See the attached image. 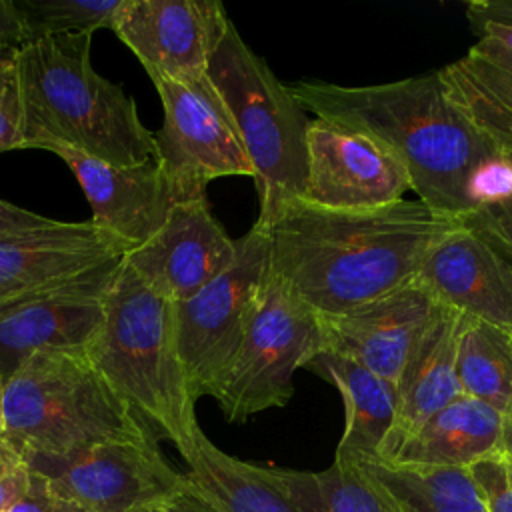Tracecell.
I'll return each mask as SVG.
<instances>
[{"label": "cell", "instance_id": "6da1fadb", "mask_svg": "<svg viewBox=\"0 0 512 512\" xmlns=\"http://www.w3.org/2000/svg\"><path fill=\"white\" fill-rule=\"evenodd\" d=\"M454 224L420 200L326 208L298 198L260 230L270 272L318 318H328L412 280L430 246Z\"/></svg>", "mask_w": 512, "mask_h": 512}, {"label": "cell", "instance_id": "7a4b0ae2", "mask_svg": "<svg viewBox=\"0 0 512 512\" xmlns=\"http://www.w3.org/2000/svg\"><path fill=\"white\" fill-rule=\"evenodd\" d=\"M306 112L384 142L404 164L410 190L438 218L458 222L482 198L500 152L458 110L438 70L368 86L298 80L288 86Z\"/></svg>", "mask_w": 512, "mask_h": 512}, {"label": "cell", "instance_id": "3957f363", "mask_svg": "<svg viewBox=\"0 0 512 512\" xmlns=\"http://www.w3.org/2000/svg\"><path fill=\"white\" fill-rule=\"evenodd\" d=\"M92 34H60L18 52L24 148L64 146L116 166L156 158L132 96L100 76Z\"/></svg>", "mask_w": 512, "mask_h": 512}, {"label": "cell", "instance_id": "277c9868", "mask_svg": "<svg viewBox=\"0 0 512 512\" xmlns=\"http://www.w3.org/2000/svg\"><path fill=\"white\" fill-rule=\"evenodd\" d=\"M88 360L156 434L182 450L200 428L174 338V304L120 262L104 300V322Z\"/></svg>", "mask_w": 512, "mask_h": 512}, {"label": "cell", "instance_id": "5b68a950", "mask_svg": "<svg viewBox=\"0 0 512 512\" xmlns=\"http://www.w3.org/2000/svg\"><path fill=\"white\" fill-rule=\"evenodd\" d=\"M154 434L86 352L42 350L4 386V438L24 458H64L94 444ZM156 436V434H154Z\"/></svg>", "mask_w": 512, "mask_h": 512}, {"label": "cell", "instance_id": "8992f818", "mask_svg": "<svg viewBox=\"0 0 512 512\" xmlns=\"http://www.w3.org/2000/svg\"><path fill=\"white\" fill-rule=\"evenodd\" d=\"M206 74L226 104L254 168L260 204L256 226L264 228L286 204L304 196L310 118L232 22Z\"/></svg>", "mask_w": 512, "mask_h": 512}, {"label": "cell", "instance_id": "52a82bcc", "mask_svg": "<svg viewBox=\"0 0 512 512\" xmlns=\"http://www.w3.org/2000/svg\"><path fill=\"white\" fill-rule=\"evenodd\" d=\"M320 348V318L270 272L240 348L212 398L228 422L282 408L294 396V374Z\"/></svg>", "mask_w": 512, "mask_h": 512}, {"label": "cell", "instance_id": "ba28073f", "mask_svg": "<svg viewBox=\"0 0 512 512\" xmlns=\"http://www.w3.org/2000/svg\"><path fill=\"white\" fill-rule=\"evenodd\" d=\"M268 276V240L252 226L234 262L192 298L174 304V338L192 396H212L242 344Z\"/></svg>", "mask_w": 512, "mask_h": 512}, {"label": "cell", "instance_id": "9c48e42d", "mask_svg": "<svg viewBox=\"0 0 512 512\" xmlns=\"http://www.w3.org/2000/svg\"><path fill=\"white\" fill-rule=\"evenodd\" d=\"M154 86L164 110L162 128L154 134L156 160L184 196H206L208 182L216 178H254L232 116L208 74L158 80Z\"/></svg>", "mask_w": 512, "mask_h": 512}, {"label": "cell", "instance_id": "30bf717a", "mask_svg": "<svg viewBox=\"0 0 512 512\" xmlns=\"http://www.w3.org/2000/svg\"><path fill=\"white\" fill-rule=\"evenodd\" d=\"M50 486L88 512H136L186 490L154 434L94 444L64 458H26Z\"/></svg>", "mask_w": 512, "mask_h": 512}, {"label": "cell", "instance_id": "8fae6325", "mask_svg": "<svg viewBox=\"0 0 512 512\" xmlns=\"http://www.w3.org/2000/svg\"><path fill=\"white\" fill-rule=\"evenodd\" d=\"M410 178L378 138L340 122L310 118L302 200L326 208H374L402 200Z\"/></svg>", "mask_w": 512, "mask_h": 512}, {"label": "cell", "instance_id": "7c38bea8", "mask_svg": "<svg viewBox=\"0 0 512 512\" xmlns=\"http://www.w3.org/2000/svg\"><path fill=\"white\" fill-rule=\"evenodd\" d=\"M230 22L218 0H122L110 30L152 82L196 80L206 76Z\"/></svg>", "mask_w": 512, "mask_h": 512}, {"label": "cell", "instance_id": "4fadbf2b", "mask_svg": "<svg viewBox=\"0 0 512 512\" xmlns=\"http://www.w3.org/2000/svg\"><path fill=\"white\" fill-rule=\"evenodd\" d=\"M122 258L66 284L0 306V372L8 378L42 350L86 352L104 322V300Z\"/></svg>", "mask_w": 512, "mask_h": 512}, {"label": "cell", "instance_id": "5bb4252c", "mask_svg": "<svg viewBox=\"0 0 512 512\" xmlns=\"http://www.w3.org/2000/svg\"><path fill=\"white\" fill-rule=\"evenodd\" d=\"M476 34L468 52L438 68V76L458 110L500 152L512 148V0L466 4Z\"/></svg>", "mask_w": 512, "mask_h": 512}, {"label": "cell", "instance_id": "9a60e30c", "mask_svg": "<svg viewBox=\"0 0 512 512\" xmlns=\"http://www.w3.org/2000/svg\"><path fill=\"white\" fill-rule=\"evenodd\" d=\"M440 310L442 304L430 288L414 276L362 306L320 318V348L352 358L396 384Z\"/></svg>", "mask_w": 512, "mask_h": 512}, {"label": "cell", "instance_id": "2e32d148", "mask_svg": "<svg viewBox=\"0 0 512 512\" xmlns=\"http://www.w3.org/2000/svg\"><path fill=\"white\" fill-rule=\"evenodd\" d=\"M236 256V240L214 218L208 198L178 202L162 228L124 254L126 264L158 296L176 304L220 276Z\"/></svg>", "mask_w": 512, "mask_h": 512}, {"label": "cell", "instance_id": "e0dca14e", "mask_svg": "<svg viewBox=\"0 0 512 512\" xmlns=\"http://www.w3.org/2000/svg\"><path fill=\"white\" fill-rule=\"evenodd\" d=\"M46 150L60 156L76 176L92 208V222L120 240L126 250L148 242L162 228L170 210L188 200L156 158L116 166L64 146Z\"/></svg>", "mask_w": 512, "mask_h": 512}, {"label": "cell", "instance_id": "ac0fdd59", "mask_svg": "<svg viewBox=\"0 0 512 512\" xmlns=\"http://www.w3.org/2000/svg\"><path fill=\"white\" fill-rule=\"evenodd\" d=\"M126 252L120 240L92 220H56L46 228L0 238V306L66 284Z\"/></svg>", "mask_w": 512, "mask_h": 512}, {"label": "cell", "instance_id": "d6986e66", "mask_svg": "<svg viewBox=\"0 0 512 512\" xmlns=\"http://www.w3.org/2000/svg\"><path fill=\"white\" fill-rule=\"evenodd\" d=\"M416 276L442 306L512 328V266L462 224L430 246Z\"/></svg>", "mask_w": 512, "mask_h": 512}, {"label": "cell", "instance_id": "ffe728a7", "mask_svg": "<svg viewBox=\"0 0 512 512\" xmlns=\"http://www.w3.org/2000/svg\"><path fill=\"white\" fill-rule=\"evenodd\" d=\"M462 314L442 306L418 340L396 382L398 410L392 430L376 460L390 462L400 448L460 392L456 376Z\"/></svg>", "mask_w": 512, "mask_h": 512}, {"label": "cell", "instance_id": "44dd1931", "mask_svg": "<svg viewBox=\"0 0 512 512\" xmlns=\"http://www.w3.org/2000/svg\"><path fill=\"white\" fill-rule=\"evenodd\" d=\"M302 368L330 382L342 396L346 420L336 456L376 460L396 418V384L326 348L316 350Z\"/></svg>", "mask_w": 512, "mask_h": 512}, {"label": "cell", "instance_id": "7402d4cb", "mask_svg": "<svg viewBox=\"0 0 512 512\" xmlns=\"http://www.w3.org/2000/svg\"><path fill=\"white\" fill-rule=\"evenodd\" d=\"M178 452L188 464V484L214 512H298L274 480L270 466L226 454L202 428Z\"/></svg>", "mask_w": 512, "mask_h": 512}, {"label": "cell", "instance_id": "603a6c76", "mask_svg": "<svg viewBox=\"0 0 512 512\" xmlns=\"http://www.w3.org/2000/svg\"><path fill=\"white\" fill-rule=\"evenodd\" d=\"M502 414L482 400L458 394L436 412L396 454V464L460 466L500 448Z\"/></svg>", "mask_w": 512, "mask_h": 512}, {"label": "cell", "instance_id": "cb8c5ba5", "mask_svg": "<svg viewBox=\"0 0 512 512\" xmlns=\"http://www.w3.org/2000/svg\"><path fill=\"white\" fill-rule=\"evenodd\" d=\"M356 462L380 484L398 512H486L468 468Z\"/></svg>", "mask_w": 512, "mask_h": 512}, {"label": "cell", "instance_id": "d4e9b609", "mask_svg": "<svg viewBox=\"0 0 512 512\" xmlns=\"http://www.w3.org/2000/svg\"><path fill=\"white\" fill-rule=\"evenodd\" d=\"M270 472L298 512H398L380 484L350 458L336 456L320 472L274 466Z\"/></svg>", "mask_w": 512, "mask_h": 512}, {"label": "cell", "instance_id": "484cf974", "mask_svg": "<svg viewBox=\"0 0 512 512\" xmlns=\"http://www.w3.org/2000/svg\"><path fill=\"white\" fill-rule=\"evenodd\" d=\"M456 376L462 394L502 414L512 396V328L462 316Z\"/></svg>", "mask_w": 512, "mask_h": 512}, {"label": "cell", "instance_id": "4316f807", "mask_svg": "<svg viewBox=\"0 0 512 512\" xmlns=\"http://www.w3.org/2000/svg\"><path fill=\"white\" fill-rule=\"evenodd\" d=\"M34 40L112 28L122 0H16Z\"/></svg>", "mask_w": 512, "mask_h": 512}, {"label": "cell", "instance_id": "83f0119b", "mask_svg": "<svg viewBox=\"0 0 512 512\" xmlns=\"http://www.w3.org/2000/svg\"><path fill=\"white\" fill-rule=\"evenodd\" d=\"M458 224L482 238L502 258H512V186L486 194Z\"/></svg>", "mask_w": 512, "mask_h": 512}, {"label": "cell", "instance_id": "f1b7e54d", "mask_svg": "<svg viewBox=\"0 0 512 512\" xmlns=\"http://www.w3.org/2000/svg\"><path fill=\"white\" fill-rule=\"evenodd\" d=\"M24 148L18 50L0 48V152Z\"/></svg>", "mask_w": 512, "mask_h": 512}, {"label": "cell", "instance_id": "f546056e", "mask_svg": "<svg viewBox=\"0 0 512 512\" xmlns=\"http://www.w3.org/2000/svg\"><path fill=\"white\" fill-rule=\"evenodd\" d=\"M486 512H512V454L502 446L468 466Z\"/></svg>", "mask_w": 512, "mask_h": 512}, {"label": "cell", "instance_id": "4dcf8cb0", "mask_svg": "<svg viewBox=\"0 0 512 512\" xmlns=\"http://www.w3.org/2000/svg\"><path fill=\"white\" fill-rule=\"evenodd\" d=\"M32 468L24 454L0 436V512H8L30 486Z\"/></svg>", "mask_w": 512, "mask_h": 512}, {"label": "cell", "instance_id": "1f68e13d", "mask_svg": "<svg viewBox=\"0 0 512 512\" xmlns=\"http://www.w3.org/2000/svg\"><path fill=\"white\" fill-rule=\"evenodd\" d=\"M8 512H88L78 502L58 494L50 482L32 470L28 492Z\"/></svg>", "mask_w": 512, "mask_h": 512}, {"label": "cell", "instance_id": "d6a6232c", "mask_svg": "<svg viewBox=\"0 0 512 512\" xmlns=\"http://www.w3.org/2000/svg\"><path fill=\"white\" fill-rule=\"evenodd\" d=\"M30 42L34 38L16 0H0V48L20 52Z\"/></svg>", "mask_w": 512, "mask_h": 512}, {"label": "cell", "instance_id": "836d02e7", "mask_svg": "<svg viewBox=\"0 0 512 512\" xmlns=\"http://www.w3.org/2000/svg\"><path fill=\"white\" fill-rule=\"evenodd\" d=\"M56 220L40 216L36 212H30L26 208H20L16 204H10L0 198V238L24 234L30 230L52 226Z\"/></svg>", "mask_w": 512, "mask_h": 512}, {"label": "cell", "instance_id": "e575fe53", "mask_svg": "<svg viewBox=\"0 0 512 512\" xmlns=\"http://www.w3.org/2000/svg\"><path fill=\"white\" fill-rule=\"evenodd\" d=\"M136 512H214V510L188 484L186 490H182L170 498H164L160 502H154L150 506L138 508Z\"/></svg>", "mask_w": 512, "mask_h": 512}, {"label": "cell", "instance_id": "d590c367", "mask_svg": "<svg viewBox=\"0 0 512 512\" xmlns=\"http://www.w3.org/2000/svg\"><path fill=\"white\" fill-rule=\"evenodd\" d=\"M500 446L512 454V396L502 412V436H500Z\"/></svg>", "mask_w": 512, "mask_h": 512}, {"label": "cell", "instance_id": "8d00e7d4", "mask_svg": "<svg viewBox=\"0 0 512 512\" xmlns=\"http://www.w3.org/2000/svg\"><path fill=\"white\" fill-rule=\"evenodd\" d=\"M4 386H6V378L0 372V436L4 434Z\"/></svg>", "mask_w": 512, "mask_h": 512}, {"label": "cell", "instance_id": "74e56055", "mask_svg": "<svg viewBox=\"0 0 512 512\" xmlns=\"http://www.w3.org/2000/svg\"><path fill=\"white\" fill-rule=\"evenodd\" d=\"M502 166L512 174V148L510 150H506V152H502Z\"/></svg>", "mask_w": 512, "mask_h": 512}]
</instances>
